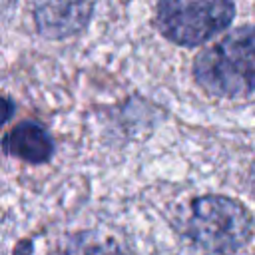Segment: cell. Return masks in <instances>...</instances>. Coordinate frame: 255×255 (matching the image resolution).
Wrapping results in <instances>:
<instances>
[{
  "instance_id": "8",
  "label": "cell",
  "mask_w": 255,
  "mask_h": 255,
  "mask_svg": "<svg viewBox=\"0 0 255 255\" xmlns=\"http://www.w3.org/2000/svg\"><path fill=\"white\" fill-rule=\"evenodd\" d=\"M251 187H253V193H255V167H253V175H251Z\"/></svg>"
},
{
  "instance_id": "7",
  "label": "cell",
  "mask_w": 255,
  "mask_h": 255,
  "mask_svg": "<svg viewBox=\"0 0 255 255\" xmlns=\"http://www.w3.org/2000/svg\"><path fill=\"white\" fill-rule=\"evenodd\" d=\"M12 116H14V102L8 96L0 94V128L4 124H8Z\"/></svg>"
},
{
  "instance_id": "5",
  "label": "cell",
  "mask_w": 255,
  "mask_h": 255,
  "mask_svg": "<svg viewBox=\"0 0 255 255\" xmlns=\"http://www.w3.org/2000/svg\"><path fill=\"white\" fill-rule=\"evenodd\" d=\"M2 151L28 163H44L54 153V141L42 124L24 120L4 135Z\"/></svg>"
},
{
  "instance_id": "6",
  "label": "cell",
  "mask_w": 255,
  "mask_h": 255,
  "mask_svg": "<svg viewBox=\"0 0 255 255\" xmlns=\"http://www.w3.org/2000/svg\"><path fill=\"white\" fill-rule=\"evenodd\" d=\"M54 255H128V251H124L112 239H100L96 233H84Z\"/></svg>"
},
{
  "instance_id": "4",
  "label": "cell",
  "mask_w": 255,
  "mask_h": 255,
  "mask_svg": "<svg viewBox=\"0 0 255 255\" xmlns=\"http://www.w3.org/2000/svg\"><path fill=\"white\" fill-rule=\"evenodd\" d=\"M94 4L90 2H46L34 8L36 26L48 38H68L78 34L90 22Z\"/></svg>"
},
{
  "instance_id": "3",
  "label": "cell",
  "mask_w": 255,
  "mask_h": 255,
  "mask_svg": "<svg viewBox=\"0 0 255 255\" xmlns=\"http://www.w3.org/2000/svg\"><path fill=\"white\" fill-rule=\"evenodd\" d=\"M235 14L231 2H159L155 8V24L159 32L173 44L199 46L225 30Z\"/></svg>"
},
{
  "instance_id": "1",
  "label": "cell",
  "mask_w": 255,
  "mask_h": 255,
  "mask_svg": "<svg viewBox=\"0 0 255 255\" xmlns=\"http://www.w3.org/2000/svg\"><path fill=\"white\" fill-rule=\"evenodd\" d=\"M195 82L211 96L239 98L255 92V26H241L205 48L193 62Z\"/></svg>"
},
{
  "instance_id": "2",
  "label": "cell",
  "mask_w": 255,
  "mask_h": 255,
  "mask_svg": "<svg viewBox=\"0 0 255 255\" xmlns=\"http://www.w3.org/2000/svg\"><path fill=\"white\" fill-rule=\"evenodd\" d=\"M181 233L209 253L229 255L249 241L253 215L237 199L201 195L189 203L181 219Z\"/></svg>"
}]
</instances>
